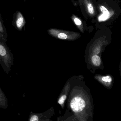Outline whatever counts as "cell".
<instances>
[{"mask_svg":"<svg viewBox=\"0 0 121 121\" xmlns=\"http://www.w3.org/2000/svg\"><path fill=\"white\" fill-rule=\"evenodd\" d=\"M6 42L0 38V64L5 72L9 75L14 64V57Z\"/></svg>","mask_w":121,"mask_h":121,"instance_id":"1","label":"cell"},{"mask_svg":"<svg viewBox=\"0 0 121 121\" xmlns=\"http://www.w3.org/2000/svg\"><path fill=\"white\" fill-rule=\"evenodd\" d=\"M49 34L59 39L66 40H74L81 37L80 33L73 31L63 30L56 28H50L48 30Z\"/></svg>","mask_w":121,"mask_h":121,"instance_id":"2","label":"cell"},{"mask_svg":"<svg viewBox=\"0 0 121 121\" xmlns=\"http://www.w3.org/2000/svg\"><path fill=\"white\" fill-rule=\"evenodd\" d=\"M86 102L81 97H75L70 101V108L72 111L75 113L81 112L84 110Z\"/></svg>","mask_w":121,"mask_h":121,"instance_id":"3","label":"cell"},{"mask_svg":"<svg viewBox=\"0 0 121 121\" xmlns=\"http://www.w3.org/2000/svg\"><path fill=\"white\" fill-rule=\"evenodd\" d=\"M95 78L108 89L111 90L113 86L114 79L111 75H95Z\"/></svg>","mask_w":121,"mask_h":121,"instance_id":"4","label":"cell"},{"mask_svg":"<svg viewBox=\"0 0 121 121\" xmlns=\"http://www.w3.org/2000/svg\"><path fill=\"white\" fill-rule=\"evenodd\" d=\"M13 25L18 31L22 30L26 23L25 20L23 15L20 11H17L13 14Z\"/></svg>","mask_w":121,"mask_h":121,"instance_id":"5","label":"cell"},{"mask_svg":"<svg viewBox=\"0 0 121 121\" xmlns=\"http://www.w3.org/2000/svg\"><path fill=\"white\" fill-rule=\"evenodd\" d=\"M91 62L92 64L95 67L102 70H104V63L100 55H93L91 57Z\"/></svg>","mask_w":121,"mask_h":121,"instance_id":"6","label":"cell"},{"mask_svg":"<svg viewBox=\"0 0 121 121\" xmlns=\"http://www.w3.org/2000/svg\"><path fill=\"white\" fill-rule=\"evenodd\" d=\"M8 107V99L0 87V108L6 109Z\"/></svg>","mask_w":121,"mask_h":121,"instance_id":"7","label":"cell"},{"mask_svg":"<svg viewBox=\"0 0 121 121\" xmlns=\"http://www.w3.org/2000/svg\"><path fill=\"white\" fill-rule=\"evenodd\" d=\"M8 34L3 22V18L0 14V38L7 41Z\"/></svg>","mask_w":121,"mask_h":121,"instance_id":"8","label":"cell"},{"mask_svg":"<svg viewBox=\"0 0 121 121\" xmlns=\"http://www.w3.org/2000/svg\"><path fill=\"white\" fill-rule=\"evenodd\" d=\"M83 3L88 14L91 16L94 15V8L90 0H83Z\"/></svg>","mask_w":121,"mask_h":121,"instance_id":"9","label":"cell"},{"mask_svg":"<svg viewBox=\"0 0 121 121\" xmlns=\"http://www.w3.org/2000/svg\"><path fill=\"white\" fill-rule=\"evenodd\" d=\"M71 18H72V19L74 24L79 28V30L82 32H84V26H83V23H82V20L78 17L76 16L75 15H74V14H73Z\"/></svg>","mask_w":121,"mask_h":121,"instance_id":"10","label":"cell"},{"mask_svg":"<svg viewBox=\"0 0 121 121\" xmlns=\"http://www.w3.org/2000/svg\"><path fill=\"white\" fill-rule=\"evenodd\" d=\"M100 9L103 14L99 17V21H103L108 19L109 17V12L108 10L103 6H100Z\"/></svg>","mask_w":121,"mask_h":121,"instance_id":"11","label":"cell"},{"mask_svg":"<svg viewBox=\"0 0 121 121\" xmlns=\"http://www.w3.org/2000/svg\"><path fill=\"white\" fill-rule=\"evenodd\" d=\"M67 98V96L66 95H63L60 97L59 101H58V103L60 105H62L64 104L65 99Z\"/></svg>","mask_w":121,"mask_h":121,"instance_id":"12","label":"cell"},{"mask_svg":"<svg viewBox=\"0 0 121 121\" xmlns=\"http://www.w3.org/2000/svg\"><path fill=\"white\" fill-rule=\"evenodd\" d=\"M39 121L38 117L36 115H33L31 116L30 118V121Z\"/></svg>","mask_w":121,"mask_h":121,"instance_id":"13","label":"cell"},{"mask_svg":"<svg viewBox=\"0 0 121 121\" xmlns=\"http://www.w3.org/2000/svg\"><path fill=\"white\" fill-rule=\"evenodd\" d=\"M80 6H82L83 4V0H78Z\"/></svg>","mask_w":121,"mask_h":121,"instance_id":"14","label":"cell"},{"mask_svg":"<svg viewBox=\"0 0 121 121\" xmlns=\"http://www.w3.org/2000/svg\"><path fill=\"white\" fill-rule=\"evenodd\" d=\"M119 72H120V75H121V59L120 61V64H119Z\"/></svg>","mask_w":121,"mask_h":121,"instance_id":"15","label":"cell"}]
</instances>
